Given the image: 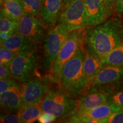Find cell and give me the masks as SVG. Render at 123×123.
I'll return each mask as SVG.
<instances>
[{"label": "cell", "mask_w": 123, "mask_h": 123, "mask_svg": "<svg viewBox=\"0 0 123 123\" xmlns=\"http://www.w3.org/2000/svg\"><path fill=\"white\" fill-rule=\"evenodd\" d=\"M120 17L111 16L99 25L87 27L83 44L86 53L103 59L123 43Z\"/></svg>", "instance_id": "6da1fadb"}, {"label": "cell", "mask_w": 123, "mask_h": 123, "mask_svg": "<svg viewBox=\"0 0 123 123\" xmlns=\"http://www.w3.org/2000/svg\"><path fill=\"white\" fill-rule=\"evenodd\" d=\"M39 58L37 51L16 55L9 66L12 78L21 82L33 78Z\"/></svg>", "instance_id": "52a82bcc"}, {"label": "cell", "mask_w": 123, "mask_h": 123, "mask_svg": "<svg viewBox=\"0 0 123 123\" xmlns=\"http://www.w3.org/2000/svg\"><path fill=\"white\" fill-rule=\"evenodd\" d=\"M22 103L38 104L49 91L48 87L39 79L32 78L20 84Z\"/></svg>", "instance_id": "8fae6325"}, {"label": "cell", "mask_w": 123, "mask_h": 123, "mask_svg": "<svg viewBox=\"0 0 123 123\" xmlns=\"http://www.w3.org/2000/svg\"><path fill=\"white\" fill-rule=\"evenodd\" d=\"M116 104L106 103L89 110L76 111L63 121L67 123H101V120L121 110Z\"/></svg>", "instance_id": "30bf717a"}, {"label": "cell", "mask_w": 123, "mask_h": 123, "mask_svg": "<svg viewBox=\"0 0 123 123\" xmlns=\"http://www.w3.org/2000/svg\"><path fill=\"white\" fill-rule=\"evenodd\" d=\"M16 56L11 50L5 46L1 45L0 49V63L9 66L12 61Z\"/></svg>", "instance_id": "cb8c5ba5"}, {"label": "cell", "mask_w": 123, "mask_h": 123, "mask_svg": "<svg viewBox=\"0 0 123 123\" xmlns=\"http://www.w3.org/2000/svg\"><path fill=\"white\" fill-rule=\"evenodd\" d=\"M71 31L62 24H57L50 27L44 41L43 67L46 71L50 72L54 61Z\"/></svg>", "instance_id": "277c9868"}, {"label": "cell", "mask_w": 123, "mask_h": 123, "mask_svg": "<svg viewBox=\"0 0 123 123\" xmlns=\"http://www.w3.org/2000/svg\"><path fill=\"white\" fill-rule=\"evenodd\" d=\"M19 21L10 18L1 17L0 31H6L14 33L17 32Z\"/></svg>", "instance_id": "7402d4cb"}, {"label": "cell", "mask_w": 123, "mask_h": 123, "mask_svg": "<svg viewBox=\"0 0 123 123\" xmlns=\"http://www.w3.org/2000/svg\"><path fill=\"white\" fill-rule=\"evenodd\" d=\"M104 1L108 9H109L111 13L113 14V12H115V5L117 0H104Z\"/></svg>", "instance_id": "4dcf8cb0"}, {"label": "cell", "mask_w": 123, "mask_h": 123, "mask_svg": "<svg viewBox=\"0 0 123 123\" xmlns=\"http://www.w3.org/2000/svg\"><path fill=\"white\" fill-rule=\"evenodd\" d=\"M46 26L39 17L25 14L19 20L17 32L26 39L37 44L44 41L47 35Z\"/></svg>", "instance_id": "9c48e42d"}, {"label": "cell", "mask_w": 123, "mask_h": 123, "mask_svg": "<svg viewBox=\"0 0 123 123\" xmlns=\"http://www.w3.org/2000/svg\"><path fill=\"white\" fill-rule=\"evenodd\" d=\"M108 103L116 104L123 109V85L108 95Z\"/></svg>", "instance_id": "603a6c76"}, {"label": "cell", "mask_w": 123, "mask_h": 123, "mask_svg": "<svg viewBox=\"0 0 123 123\" xmlns=\"http://www.w3.org/2000/svg\"><path fill=\"white\" fill-rule=\"evenodd\" d=\"M0 103L1 111L4 113L17 112L22 104L20 85L15 84L0 94Z\"/></svg>", "instance_id": "4fadbf2b"}, {"label": "cell", "mask_w": 123, "mask_h": 123, "mask_svg": "<svg viewBox=\"0 0 123 123\" xmlns=\"http://www.w3.org/2000/svg\"><path fill=\"white\" fill-rule=\"evenodd\" d=\"M14 34L12 32L6 31H2L0 33V38H1V42H4V41L10 37L11 35Z\"/></svg>", "instance_id": "1f68e13d"}, {"label": "cell", "mask_w": 123, "mask_h": 123, "mask_svg": "<svg viewBox=\"0 0 123 123\" xmlns=\"http://www.w3.org/2000/svg\"><path fill=\"white\" fill-rule=\"evenodd\" d=\"M56 119V117L54 115L47 112H43L38 118V121L41 123H47L53 122Z\"/></svg>", "instance_id": "83f0119b"}, {"label": "cell", "mask_w": 123, "mask_h": 123, "mask_svg": "<svg viewBox=\"0 0 123 123\" xmlns=\"http://www.w3.org/2000/svg\"><path fill=\"white\" fill-rule=\"evenodd\" d=\"M103 64L123 67V43L101 59Z\"/></svg>", "instance_id": "ffe728a7"}, {"label": "cell", "mask_w": 123, "mask_h": 123, "mask_svg": "<svg viewBox=\"0 0 123 123\" xmlns=\"http://www.w3.org/2000/svg\"><path fill=\"white\" fill-rule=\"evenodd\" d=\"M43 111L39 104L22 103L17 111L21 123H31L38 120Z\"/></svg>", "instance_id": "d6986e66"}, {"label": "cell", "mask_w": 123, "mask_h": 123, "mask_svg": "<svg viewBox=\"0 0 123 123\" xmlns=\"http://www.w3.org/2000/svg\"><path fill=\"white\" fill-rule=\"evenodd\" d=\"M103 66V63L100 58L86 53L83 62V71L87 81V92L90 91L93 80Z\"/></svg>", "instance_id": "e0dca14e"}, {"label": "cell", "mask_w": 123, "mask_h": 123, "mask_svg": "<svg viewBox=\"0 0 123 123\" xmlns=\"http://www.w3.org/2000/svg\"><path fill=\"white\" fill-rule=\"evenodd\" d=\"M11 77L12 75L9 66L1 64L0 65V79H6L11 78Z\"/></svg>", "instance_id": "f1b7e54d"}, {"label": "cell", "mask_w": 123, "mask_h": 123, "mask_svg": "<svg viewBox=\"0 0 123 123\" xmlns=\"http://www.w3.org/2000/svg\"><path fill=\"white\" fill-rule=\"evenodd\" d=\"M58 24H63L71 30L86 28L84 0H63L62 12Z\"/></svg>", "instance_id": "ba28073f"}, {"label": "cell", "mask_w": 123, "mask_h": 123, "mask_svg": "<svg viewBox=\"0 0 123 123\" xmlns=\"http://www.w3.org/2000/svg\"><path fill=\"white\" fill-rule=\"evenodd\" d=\"M83 46L62 68L58 82L59 89L75 98L87 92V81L83 71V62L86 55Z\"/></svg>", "instance_id": "7a4b0ae2"}, {"label": "cell", "mask_w": 123, "mask_h": 123, "mask_svg": "<svg viewBox=\"0 0 123 123\" xmlns=\"http://www.w3.org/2000/svg\"><path fill=\"white\" fill-rule=\"evenodd\" d=\"M115 12L118 15L123 16V0H117Z\"/></svg>", "instance_id": "f546056e"}, {"label": "cell", "mask_w": 123, "mask_h": 123, "mask_svg": "<svg viewBox=\"0 0 123 123\" xmlns=\"http://www.w3.org/2000/svg\"><path fill=\"white\" fill-rule=\"evenodd\" d=\"M86 28L73 30L56 56L50 71L52 79L58 81L60 73L64 64L74 55L80 47L83 46Z\"/></svg>", "instance_id": "5b68a950"}, {"label": "cell", "mask_w": 123, "mask_h": 123, "mask_svg": "<svg viewBox=\"0 0 123 123\" xmlns=\"http://www.w3.org/2000/svg\"><path fill=\"white\" fill-rule=\"evenodd\" d=\"M84 2L86 27L99 25L112 16L104 0H84Z\"/></svg>", "instance_id": "7c38bea8"}, {"label": "cell", "mask_w": 123, "mask_h": 123, "mask_svg": "<svg viewBox=\"0 0 123 123\" xmlns=\"http://www.w3.org/2000/svg\"><path fill=\"white\" fill-rule=\"evenodd\" d=\"M108 103V95L96 91H90L81 94L76 99L77 110H89Z\"/></svg>", "instance_id": "2e32d148"}, {"label": "cell", "mask_w": 123, "mask_h": 123, "mask_svg": "<svg viewBox=\"0 0 123 123\" xmlns=\"http://www.w3.org/2000/svg\"><path fill=\"white\" fill-rule=\"evenodd\" d=\"M17 84L14 80H12L11 78L6 79L0 80V94H2L7 90H9L12 86Z\"/></svg>", "instance_id": "4316f807"}, {"label": "cell", "mask_w": 123, "mask_h": 123, "mask_svg": "<svg viewBox=\"0 0 123 123\" xmlns=\"http://www.w3.org/2000/svg\"><path fill=\"white\" fill-rule=\"evenodd\" d=\"M101 123H123V109L117 111L101 120Z\"/></svg>", "instance_id": "d4e9b609"}, {"label": "cell", "mask_w": 123, "mask_h": 123, "mask_svg": "<svg viewBox=\"0 0 123 123\" xmlns=\"http://www.w3.org/2000/svg\"><path fill=\"white\" fill-rule=\"evenodd\" d=\"M61 89L49 90L39 105L43 112L63 120L76 111V99Z\"/></svg>", "instance_id": "3957f363"}, {"label": "cell", "mask_w": 123, "mask_h": 123, "mask_svg": "<svg viewBox=\"0 0 123 123\" xmlns=\"http://www.w3.org/2000/svg\"><path fill=\"white\" fill-rule=\"evenodd\" d=\"M25 14H28L41 18L44 0H22Z\"/></svg>", "instance_id": "44dd1931"}, {"label": "cell", "mask_w": 123, "mask_h": 123, "mask_svg": "<svg viewBox=\"0 0 123 123\" xmlns=\"http://www.w3.org/2000/svg\"><path fill=\"white\" fill-rule=\"evenodd\" d=\"M1 123H19L21 120L17 113H13V112H5L1 115Z\"/></svg>", "instance_id": "484cf974"}, {"label": "cell", "mask_w": 123, "mask_h": 123, "mask_svg": "<svg viewBox=\"0 0 123 123\" xmlns=\"http://www.w3.org/2000/svg\"><path fill=\"white\" fill-rule=\"evenodd\" d=\"M24 14L22 0H1V17L19 21Z\"/></svg>", "instance_id": "ac0fdd59"}, {"label": "cell", "mask_w": 123, "mask_h": 123, "mask_svg": "<svg viewBox=\"0 0 123 123\" xmlns=\"http://www.w3.org/2000/svg\"><path fill=\"white\" fill-rule=\"evenodd\" d=\"M1 45L11 50L15 55L25 54L37 51V45L18 32L13 34L4 42H1Z\"/></svg>", "instance_id": "5bb4252c"}, {"label": "cell", "mask_w": 123, "mask_h": 123, "mask_svg": "<svg viewBox=\"0 0 123 123\" xmlns=\"http://www.w3.org/2000/svg\"><path fill=\"white\" fill-rule=\"evenodd\" d=\"M123 85V67L103 64L97 75L90 91H96L107 95Z\"/></svg>", "instance_id": "8992f818"}, {"label": "cell", "mask_w": 123, "mask_h": 123, "mask_svg": "<svg viewBox=\"0 0 123 123\" xmlns=\"http://www.w3.org/2000/svg\"><path fill=\"white\" fill-rule=\"evenodd\" d=\"M63 6V0H44L41 18L47 26L58 24Z\"/></svg>", "instance_id": "9a60e30c"}]
</instances>
